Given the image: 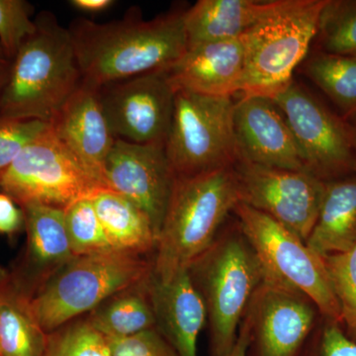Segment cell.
Wrapping results in <instances>:
<instances>
[{
	"instance_id": "6da1fadb",
	"label": "cell",
	"mask_w": 356,
	"mask_h": 356,
	"mask_svg": "<svg viewBox=\"0 0 356 356\" xmlns=\"http://www.w3.org/2000/svg\"><path fill=\"white\" fill-rule=\"evenodd\" d=\"M185 7L145 20L138 7L122 19L96 23L76 18L67 28L83 81L100 88L170 67L187 50Z\"/></svg>"
},
{
	"instance_id": "7a4b0ae2",
	"label": "cell",
	"mask_w": 356,
	"mask_h": 356,
	"mask_svg": "<svg viewBox=\"0 0 356 356\" xmlns=\"http://www.w3.org/2000/svg\"><path fill=\"white\" fill-rule=\"evenodd\" d=\"M37 29L11 60L0 95V117L50 124L83 83L67 28L50 11L35 18Z\"/></svg>"
},
{
	"instance_id": "3957f363",
	"label": "cell",
	"mask_w": 356,
	"mask_h": 356,
	"mask_svg": "<svg viewBox=\"0 0 356 356\" xmlns=\"http://www.w3.org/2000/svg\"><path fill=\"white\" fill-rule=\"evenodd\" d=\"M186 270L207 312L209 356L227 355L266 274L235 216L227 220L214 242Z\"/></svg>"
},
{
	"instance_id": "277c9868",
	"label": "cell",
	"mask_w": 356,
	"mask_h": 356,
	"mask_svg": "<svg viewBox=\"0 0 356 356\" xmlns=\"http://www.w3.org/2000/svg\"><path fill=\"white\" fill-rule=\"evenodd\" d=\"M238 203L233 166L177 177L153 257V274L170 280L214 242Z\"/></svg>"
},
{
	"instance_id": "5b68a950",
	"label": "cell",
	"mask_w": 356,
	"mask_h": 356,
	"mask_svg": "<svg viewBox=\"0 0 356 356\" xmlns=\"http://www.w3.org/2000/svg\"><path fill=\"white\" fill-rule=\"evenodd\" d=\"M327 0H271L243 36L245 70L241 96L273 98L293 81L317 35Z\"/></svg>"
},
{
	"instance_id": "8992f818",
	"label": "cell",
	"mask_w": 356,
	"mask_h": 356,
	"mask_svg": "<svg viewBox=\"0 0 356 356\" xmlns=\"http://www.w3.org/2000/svg\"><path fill=\"white\" fill-rule=\"evenodd\" d=\"M153 266V257L118 250L76 255L33 297V311L42 329L51 334L145 280Z\"/></svg>"
},
{
	"instance_id": "52a82bcc",
	"label": "cell",
	"mask_w": 356,
	"mask_h": 356,
	"mask_svg": "<svg viewBox=\"0 0 356 356\" xmlns=\"http://www.w3.org/2000/svg\"><path fill=\"white\" fill-rule=\"evenodd\" d=\"M108 186L65 146L51 126L0 173V191L20 208L44 205L65 210Z\"/></svg>"
},
{
	"instance_id": "ba28073f",
	"label": "cell",
	"mask_w": 356,
	"mask_h": 356,
	"mask_svg": "<svg viewBox=\"0 0 356 356\" xmlns=\"http://www.w3.org/2000/svg\"><path fill=\"white\" fill-rule=\"evenodd\" d=\"M236 102L177 90L166 156L177 177L232 168L238 159L234 128Z\"/></svg>"
},
{
	"instance_id": "9c48e42d",
	"label": "cell",
	"mask_w": 356,
	"mask_h": 356,
	"mask_svg": "<svg viewBox=\"0 0 356 356\" xmlns=\"http://www.w3.org/2000/svg\"><path fill=\"white\" fill-rule=\"evenodd\" d=\"M232 214L254 248L267 275L307 295L323 317L339 323V304L323 257L305 241L264 213L238 202Z\"/></svg>"
},
{
	"instance_id": "30bf717a",
	"label": "cell",
	"mask_w": 356,
	"mask_h": 356,
	"mask_svg": "<svg viewBox=\"0 0 356 356\" xmlns=\"http://www.w3.org/2000/svg\"><path fill=\"white\" fill-rule=\"evenodd\" d=\"M296 140L305 170L327 182L356 175V130L293 79L271 98Z\"/></svg>"
},
{
	"instance_id": "8fae6325",
	"label": "cell",
	"mask_w": 356,
	"mask_h": 356,
	"mask_svg": "<svg viewBox=\"0 0 356 356\" xmlns=\"http://www.w3.org/2000/svg\"><path fill=\"white\" fill-rule=\"evenodd\" d=\"M175 93L168 67L98 88L100 104L115 139L165 147Z\"/></svg>"
},
{
	"instance_id": "7c38bea8",
	"label": "cell",
	"mask_w": 356,
	"mask_h": 356,
	"mask_svg": "<svg viewBox=\"0 0 356 356\" xmlns=\"http://www.w3.org/2000/svg\"><path fill=\"white\" fill-rule=\"evenodd\" d=\"M233 168L238 202L273 218L306 242L317 220L325 182L305 170L267 168L242 159Z\"/></svg>"
},
{
	"instance_id": "4fadbf2b",
	"label": "cell",
	"mask_w": 356,
	"mask_h": 356,
	"mask_svg": "<svg viewBox=\"0 0 356 356\" xmlns=\"http://www.w3.org/2000/svg\"><path fill=\"white\" fill-rule=\"evenodd\" d=\"M321 316L307 295L266 274L243 316L247 356H299Z\"/></svg>"
},
{
	"instance_id": "5bb4252c",
	"label": "cell",
	"mask_w": 356,
	"mask_h": 356,
	"mask_svg": "<svg viewBox=\"0 0 356 356\" xmlns=\"http://www.w3.org/2000/svg\"><path fill=\"white\" fill-rule=\"evenodd\" d=\"M104 172L109 188L144 211L159 236L177 180L165 147L116 139Z\"/></svg>"
},
{
	"instance_id": "9a60e30c",
	"label": "cell",
	"mask_w": 356,
	"mask_h": 356,
	"mask_svg": "<svg viewBox=\"0 0 356 356\" xmlns=\"http://www.w3.org/2000/svg\"><path fill=\"white\" fill-rule=\"evenodd\" d=\"M234 128L238 159L267 168L305 170L291 129L270 98L240 96Z\"/></svg>"
},
{
	"instance_id": "2e32d148",
	"label": "cell",
	"mask_w": 356,
	"mask_h": 356,
	"mask_svg": "<svg viewBox=\"0 0 356 356\" xmlns=\"http://www.w3.org/2000/svg\"><path fill=\"white\" fill-rule=\"evenodd\" d=\"M21 209L27 238L24 252L9 270L16 284L33 298L76 255L65 228L64 210L44 205Z\"/></svg>"
},
{
	"instance_id": "e0dca14e",
	"label": "cell",
	"mask_w": 356,
	"mask_h": 356,
	"mask_svg": "<svg viewBox=\"0 0 356 356\" xmlns=\"http://www.w3.org/2000/svg\"><path fill=\"white\" fill-rule=\"evenodd\" d=\"M245 70L243 37L188 48L168 67L177 90L217 97L241 95Z\"/></svg>"
},
{
	"instance_id": "ac0fdd59",
	"label": "cell",
	"mask_w": 356,
	"mask_h": 356,
	"mask_svg": "<svg viewBox=\"0 0 356 356\" xmlns=\"http://www.w3.org/2000/svg\"><path fill=\"white\" fill-rule=\"evenodd\" d=\"M50 126L84 166L108 186L105 163L116 139L100 104L98 88L83 81Z\"/></svg>"
},
{
	"instance_id": "d6986e66",
	"label": "cell",
	"mask_w": 356,
	"mask_h": 356,
	"mask_svg": "<svg viewBox=\"0 0 356 356\" xmlns=\"http://www.w3.org/2000/svg\"><path fill=\"white\" fill-rule=\"evenodd\" d=\"M149 292L156 329L178 356H198V339L207 312L186 269L166 281L149 276Z\"/></svg>"
},
{
	"instance_id": "ffe728a7",
	"label": "cell",
	"mask_w": 356,
	"mask_h": 356,
	"mask_svg": "<svg viewBox=\"0 0 356 356\" xmlns=\"http://www.w3.org/2000/svg\"><path fill=\"white\" fill-rule=\"evenodd\" d=\"M270 2L271 0H199L185 13L187 49L242 38L264 15Z\"/></svg>"
},
{
	"instance_id": "44dd1931",
	"label": "cell",
	"mask_w": 356,
	"mask_h": 356,
	"mask_svg": "<svg viewBox=\"0 0 356 356\" xmlns=\"http://www.w3.org/2000/svg\"><path fill=\"white\" fill-rule=\"evenodd\" d=\"M306 245L321 257L356 245V175L325 182L315 225Z\"/></svg>"
},
{
	"instance_id": "7402d4cb",
	"label": "cell",
	"mask_w": 356,
	"mask_h": 356,
	"mask_svg": "<svg viewBox=\"0 0 356 356\" xmlns=\"http://www.w3.org/2000/svg\"><path fill=\"white\" fill-rule=\"evenodd\" d=\"M48 334L42 329L32 298L0 267V353L2 356H44Z\"/></svg>"
},
{
	"instance_id": "603a6c76",
	"label": "cell",
	"mask_w": 356,
	"mask_h": 356,
	"mask_svg": "<svg viewBox=\"0 0 356 356\" xmlns=\"http://www.w3.org/2000/svg\"><path fill=\"white\" fill-rule=\"evenodd\" d=\"M91 200L115 250L154 257L158 235L144 211L111 189L98 191Z\"/></svg>"
},
{
	"instance_id": "cb8c5ba5",
	"label": "cell",
	"mask_w": 356,
	"mask_h": 356,
	"mask_svg": "<svg viewBox=\"0 0 356 356\" xmlns=\"http://www.w3.org/2000/svg\"><path fill=\"white\" fill-rule=\"evenodd\" d=\"M152 273L96 307L86 317L89 323L108 339H124L156 329L149 292Z\"/></svg>"
},
{
	"instance_id": "d4e9b609",
	"label": "cell",
	"mask_w": 356,
	"mask_h": 356,
	"mask_svg": "<svg viewBox=\"0 0 356 356\" xmlns=\"http://www.w3.org/2000/svg\"><path fill=\"white\" fill-rule=\"evenodd\" d=\"M303 74L341 110L356 127V56L316 51L303 62Z\"/></svg>"
},
{
	"instance_id": "484cf974",
	"label": "cell",
	"mask_w": 356,
	"mask_h": 356,
	"mask_svg": "<svg viewBox=\"0 0 356 356\" xmlns=\"http://www.w3.org/2000/svg\"><path fill=\"white\" fill-rule=\"evenodd\" d=\"M314 42L324 53L356 56V0H327Z\"/></svg>"
},
{
	"instance_id": "4316f807",
	"label": "cell",
	"mask_w": 356,
	"mask_h": 356,
	"mask_svg": "<svg viewBox=\"0 0 356 356\" xmlns=\"http://www.w3.org/2000/svg\"><path fill=\"white\" fill-rule=\"evenodd\" d=\"M64 211L65 228L74 255L115 252L91 198L76 201Z\"/></svg>"
},
{
	"instance_id": "83f0119b",
	"label": "cell",
	"mask_w": 356,
	"mask_h": 356,
	"mask_svg": "<svg viewBox=\"0 0 356 356\" xmlns=\"http://www.w3.org/2000/svg\"><path fill=\"white\" fill-rule=\"evenodd\" d=\"M323 261L339 304V325L356 343V245L343 254L325 255Z\"/></svg>"
},
{
	"instance_id": "f1b7e54d",
	"label": "cell",
	"mask_w": 356,
	"mask_h": 356,
	"mask_svg": "<svg viewBox=\"0 0 356 356\" xmlns=\"http://www.w3.org/2000/svg\"><path fill=\"white\" fill-rule=\"evenodd\" d=\"M44 356H113L106 337L88 318L74 320L48 334Z\"/></svg>"
},
{
	"instance_id": "f546056e",
	"label": "cell",
	"mask_w": 356,
	"mask_h": 356,
	"mask_svg": "<svg viewBox=\"0 0 356 356\" xmlns=\"http://www.w3.org/2000/svg\"><path fill=\"white\" fill-rule=\"evenodd\" d=\"M33 11L31 4L24 0H0V46L10 62L36 31Z\"/></svg>"
},
{
	"instance_id": "4dcf8cb0",
	"label": "cell",
	"mask_w": 356,
	"mask_h": 356,
	"mask_svg": "<svg viewBox=\"0 0 356 356\" xmlns=\"http://www.w3.org/2000/svg\"><path fill=\"white\" fill-rule=\"evenodd\" d=\"M49 126L40 120L0 117V173Z\"/></svg>"
},
{
	"instance_id": "1f68e13d",
	"label": "cell",
	"mask_w": 356,
	"mask_h": 356,
	"mask_svg": "<svg viewBox=\"0 0 356 356\" xmlns=\"http://www.w3.org/2000/svg\"><path fill=\"white\" fill-rule=\"evenodd\" d=\"M299 356H356V343L339 323L321 316Z\"/></svg>"
},
{
	"instance_id": "d6a6232c",
	"label": "cell",
	"mask_w": 356,
	"mask_h": 356,
	"mask_svg": "<svg viewBox=\"0 0 356 356\" xmlns=\"http://www.w3.org/2000/svg\"><path fill=\"white\" fill-rule=\"evenodd\" d=\"M108 341L113 356H178L156 329Z\"/></svg>"
},
{
	"instance_id": "836d02e7",
	"label": "cell",
	"mask_w": 356,
	"mask_h": 356,
	"mask_svg": "<svg viewBox=\"0 0 356 356\" xmlns=\"http://www.w3.org/2000/svg\"><path fill=\"white\" fill-rule=\"evenodd\" d=\"M24 226L23 210L13 198L0 192V234L13 236Z\"/></svg>"
},
{
	"instance_id": "e575fe53",
	"label": "cell",
	"mask_w": 356,
	"mask_h": 356,
	"mask_svg": "<svg viewBox=\"0 0 356 356\" xmlns=\"http://www.w3.org/2000/svg\"><path fill=\"white\" fill-rule=\"evenodd\" d=\"M248 344H250V325L247 318L243 317L236 343L228 355L225 356H247Z\"/></svg>"
},
{
	"instance_id": "d590c367",
	"label": "cell",
	"mask_w": 356,
	"mask_h": 356,
	"mask_svg": "<svg viewBox=\"0 0 356 356\" xmlns=\"http://www.w3.org/2000/svg\"><path fill=\"white\" fill-rule=\"evenodd\" d=\"M70 6L79 10L88 13H98L106 10L113 6L112 0H72Z\"/></svg>"
},
{
	"instance_id": "8d00e7d4",
	"label": "cell",
	"mask_w": 356,
	"mask_h": 356,
	"mask_svg": "<svg viewBox=\"0 0 356 356\" xmlns=\"http://www.w3.org/2000/svg\"><path fill=\"white\" fill-rule=\"evenodd\" d=\"M11 62L0 63V95L8 79Z\"/></svg>"
},
{
	"instance_id": "74e56055",
	"label": "cell",
	"mask_w": 356,
	"mask_h": 356,
	"mask_svg": "<svg viewBox=\"0 0 356 356\" xmlns=\"http://www.w3.org/2000/svg\"><path fill=\"white\" fill-rule=\"evenodd\" d=\"M10 62V60H7L6 54H4L3 49L0 46V63H6Z\"/></svg>"
},
{
	"instance_id": "f35d334b",
	"label": "cell",
	"mask_w": 356,
	"mask_h": 356,
	"mask_svg": "<svg viewBox=\"0 0 356 356\" xmlns=\"http://www.w3.org/2000/svg\"><path fill=\"white\" fill-rule=\"evenodd\" d=\"M0 356H2V355H1V353H0Z\"/></svg>"
},
{
	"instance_id": "ab89813d",
	"label": "cell",
	"mask_w": 356,
	"mask_h": 356,
	"mask_svg": "<svg viewBox=\"0 0 356 356\" xmlns=\"http://www.w3.org/2000/svg\"><path fill=\"white\" fill-rule=\"evenodd\" d=\"M355 130H356V127H355Z\"/></svg>"
}]
</instances>
